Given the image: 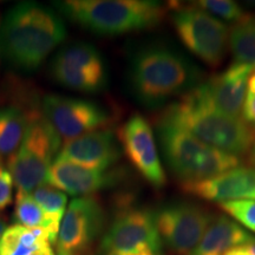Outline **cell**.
Instances as JSON below:
<instances>
[{
    "mask_svg": "<svg viewBox=\"0 0 255 255\" xmlns=\"http://www.w3.org/2000/svg\"><path fill=\"white\" fill-rule=\"evenodd\" d=\"M14 181L8 168L0 165V212L12 203Z\"/></svg>",
    "mask_w": 255,
    "mask_h": 255,
    "instance_id": "484cf974",
    "label": "cell"
},
{
    "mask_svg": "<svg viewBox=\"0 0 255 255\" xmlns=\"http://www.w3.org/2000/svg\"><path fill=\"white\" fill-rule=\"evenodd\" d=\"M41 115L65 142L104 129L113 121L109 111L96 102L60 95L44 97Z\"/></svg>",
    "mask_w": 255,
    "mask_h": 255,
    "instance_id": "7c38bea8",
    "label": "cell"
},
{
    "mask_svg": "<svg viewBox=\"0 0 255 255\" xmlns=\"http://www.w3.org/2000/svg\"><path fill=\"white\" fill-rule=\"evenodd\" d=\"M65 38V23L52 7L19 2L0 24V58L14 71L33 72Z\"/></svg>",
    "mask_w": 255,
    "mask_h": 255,
    "instance_id": "7a4b0ae2",
    "label": "cell"
},
{
    "mask_svg": "<svg viewBox=\"0 0 255 255\" xmlns=\"http://www.w3.org/2000/svg\"><path fill=\"white\" fill-rule=\"evenodd\" d=\"M248 94L242 108V119L248 126L255 129V92L247 91Z\"/></svg>",
    "mask_w": 255,
    "mask_h": 255,
    "instance_id": "4316f807",
    "label": "cell"
},
{
    "mask_svg": "<svg viewBox=\"0 0 255 255\" xmlns=\"http://www.w3.org/2000/svg\"><path fill=\"white\" fill-rule=\"evenodd\" d=\"M159 120L180 127L207 144L227 154L240 156L251 150L255 129L240 117L216 110L197 87L168 105Z\"/></svg>",
    "mask_w": 255,
    "mask_h": 255,
    "instance_id": "3957f363",
    "label": "cell"
},
{
    "mask_svg": "<svg viewBox=\"0 0 255 255\" xmlns=\"http://www.w3.org/2000/svg\"><path fill=\"white\" fill-rule=\"evenodd\" d=\"M203 73L176 47L163 43L146 44L129 60L127 82L138 104L157 109L182 97L202 83Z\"/></svg>",
    "mask_w": 255,
    "mask_h": 255,
    "instance_id": "6da1fadb",
    "label": "cell"
},
{
    "mask_svg": "<svg viewBox=\"0 0 255 255\" xmlns=\"http://www.w3.org/2000/svg\"><path fill=\"white\" fill-rule=\"evenodd\" d=\"M155 218L162 245L174 255H189L214 220L206 208L188 201L163 205Z\"/></svg>",
    "mask_w": 255,
    "mask_h": 255,
    "instance_id": "30bf717a",
    "label": "cell"
},
{
    "mask_svg": "<svg viewBox=\"0 0 255 255\" xmlns=\"http://www.w3.org/2000/svg\"><path fill=\"white\" fill-rule=\"evenodd\" d=\"M120 157L121 149L115 132L102 129L64 143L55 161L107 170L113 168Z\"/></svg>",
    "mask_w": 255,
    "mask_h": 255,
    "instance_id": "5bb4252c",
    "label": "cell"
},
{
    "mask_svg": "<svg viewBox=\"0 0 255 255\" xmlns=\"http://www.w3.org/2000/svg\"><path fill=\"white\" fill-rule=\"evenodd\" d=\"M124 175L122 169L100 170L69 162L55 161L47 171L45 183L70 195L90 196L97 191L117 186Z\"/></svg>",
    "mask_w": 255,
    "mask_h": 255,
    "instance_id": "9a60e30c",
    "label": "cell"
},
{
    "mask_svg": "<svg viewBox=\"0 0 255 255\" xmlns=\"http://www.w3.org/2000/svg\"><path fill=\"white\" fill-rule=\"evenodd\" d=\"M5 229H6L5 221L1 218H0V240H1V237H2V234H4Z\"/></svg>",
    "mask_w": 255,
    "mask_h": 255,
    "instance_id": "4dcf8cb0",
    "label": "cell"
},
{
    "mask_svg": "<svg viewBox=\"0 0 255 255\" xmlns=\"http://www.w3.org/2000/svg\"><path fill=\"white\" fill-rule=\"evenodd\" d=\"M117 136L124 155L139 175L154 188H163L167 183V175L148 121L142 115H132L120 128Z\"/></svg>",
    "mask_w": 255,
    "mask_h": 255,
    "instance_id": "4fadbf2b",
    "label": "cell"
},
{
    "mask_svg": "<svg viewBox=\"0 0 255 255\" xmlns=\"http://www.w3.org/2000/svg\"><path fill=\"white\" fill-rule=\"evenodd\" d=\"M50 75L57 84L89 95L105 91L109 83L103 56L94 45L84 41L63 46L51 60Z\"/></svg>",
    "mask_w": 255,
    "mask_h": 255,
    "instance_id": "ba28073f",
    "label": "cell"
},
{
    "mask_svg": "<svg viewBox=\"0 0 255 255\" xmlns=\"http://www.w3.org/2000/svg\"><path fill=\"white\" fill-rule=\"evenodd\" d=\"M0 255H56L49 233L41 228L9 226L0 240Z\"/></svg>",
    "mask_w": 255,
    "mask_h": 255,
    "instance_id": "d6986e66",
    "label": "cell"
},
{
    "mask_svg": "<svg viewBox=\"0 0 255 255\" xmlns=\"http://www.w3.org/2000/svg\"><path fill=\"white\" fill-rule=\"evenodd\" d=\"M173 7L171 21L181 43L207 65L218 68L227 53L229 28L196 5Z\"/></svg>",
    "mask_w": 255,
    "mask_h": 255,
    "instance_id": "52a82bcc",
    "label": "cell"
},
{
    "mask_svg": "<svg viewBox=\"0 0 255 255\" xmlns=\"http://www.w3.org/2000/svg\"><path fill=\"white\" fill-rule=\"evenodd\" d=\"M182 190L219 205L228 201H255V168L238 167L207 180L182 183Z\"/></svg>",
    "mask_w": 255,
    "mask_h": 255,
    "instance_id": "2e32d148",
    "label": "cell"
},
{
    "mask_svg": "<svg viewBox=\"0 0 255 255\" xmlns=\"http://www.w3.org/2000/svg\"><path fill=\"white\" fill-rule=\"evenodd\" d=\"M225 255H255V240L232 248Z\"/></svg>",
    "mask_w": 255,
    "mask_h": 255,
    "instance_id": "83f0119b",
    "label": "cell"
},
{
    "mask_svg": "<svg viewBox=\"0 0 255 255\" xmlns=\"http://www.w3.org/2000/svg\"><path fill=\"white\" fill-rule=\"evenodd\" d=\"M194 4L221 21L237 23L245 14L241 6L232 0H200Z\"/></svg>",
    "mask_w": 255,
    "mask_h": 255,
    "instance_id": "cb8c5ba5",
    "label": "cell"
},
{
    "mask_svg": "<svg viewBox=\"0 0 255 255\" xmlns=\"http://www.w3.org/2000/svg\"><path fill=\"white\" fill-rule=\"evenodd\" d=\"M156 132L168 169L181 184L218 176L241 164L238 156L219 150L180 127L159 119Z\"/></svg>",
    "mask_w": 255,
    "mask_h": 255,
    "instance_id": "5b68a950",
    "label": "cell"
},
{
    "mask_svg": "<svg viewBox=\"0 0 255 255\" xmlns=\"http://www.w3.org/2000/svg\"><path fill=\"white\" fill-rule=\"evenodd\" d=\"M105 213L100 200L83 196L72 200L56 241L57 255H94L95 244L103 234Z\"/></svg>",
    "mask_w": 255,
    "mask_h": 255,
    "instance_id": "8fae6325",
    "label": "cell"
},
{
    "mask_svg": "<svg viewBox=\"0 0 255 255\" xmlns=\"http://www.w3.org/2000/svg\"><path fill=\"white\" fill-rule=\"evenodd\" d=\"M253 72L251 66L232 63L226 71L202 82L199 88L216 110L238 117L242 113L248 79Z\"/></svg>",
    "mask_w": 255,
    "mask_h": 255,
    "instance_id": "e0dca14e",
    "label": "cell"
},
{
    "mask_svg": "<svg viewBox=\"0 0 255 255\" xmlns=\"http://www.w3.org/2000/svg\"><path fill=\"white\" fill-rule=\"evenodd\" d=\"M30 122V113L17 105L0 109V165L9 168L20 149Z\"/></svg>",
    "mask_w": 255,
    "mask_h": 255,
    "instance_id": "ffe728a7",
    "label": "cell"
},
{
    "mask_svg": "<svg viewBox=\"0 0 255 255\" xmlns=\"http://www.w3.org/2000/svg\"><path fill=\"white\" fill-rule=\"evenodd\" d=\"M60 137L41 113L31 111L26 135L9 171L17 193L31 194L45 183L47 171L58 155Z\"/></svg>",
    "mask_w": 255,
    "mask_h": 255,
    "instance_id": "8992f818",
    "label": "cell"
},
{
    "mask_svg": "<svg viewBox=\"0 0 255 255\" xmlns=\"http://www.w3.org/2000/svg\"><path fill=\"white\" fill-rule=\"evenodd\" d=\"M223 212L232 216L235 221L241 223L244 227L255 233V201L238 200L220 203Z\"/></svg>",
    "mask_w": 255,
    "mask_h": 255,
    "instance_id": "d4e9b609",
    "label": "cell"
},
{
    "mask_svg": "<svg viewBox=\"0 0 255 255\" xmlns=\"http://www.w3.org/2000/svg\"><path fill=\"white\" fill-rule=\"evenodd\" d=\"M53 5L75 24L102 37L152 28L167 14V7L152 0H63Z\"/></svg>",
    "mask_w": 255,
    "mask_h": 255,
    "instance_id": "277c9868",
    "label": "cell"
},
{
    "mask_svg": "<svg viewBox=\"0 0 255 255\" xmlns=\"http://www.w3.org/2000/svg\"><path fill=\"white\" fill-rule=\"evenodd\" d=\"M233 63L251 66L255 71V13L244 14L229 31Z\"/></svg>",
    "mask_w": 255,
    "mask_h": 255,
    "instance_id": "7402d4cb",
    "label": "cell"
},
{
    "mask_svg": "<svg viewBox=\"0 0 255 255\" xmlns=\"http://www.w3.org/2000/svg\"><path fill=\"white\" fill-rule=\"evenodd\" d=\"M15 225L27 228H41L49 233L51 244L55 246L62 221L51 218L38 205L32 194L17 193V200L13 210Z\"/></svg>",
    "mask_w": 255,
    "mask_h": 255,
    "instance_id": "44dd1931",
    "label": "cell"
},
{
    "mask_svg": "<svg viewBox=\"0 0 255 255\" xmlns=\"http://www.w3.org/2000/svg\"><path fill=\"white\" fill-rule=\"evenodd\" d=\"M248 162H250L252 168H255V142L252 145L251 150L248 151Z\"/></svg>",
    "mask_w": 255,
    "mask_h": 255,
    "instance_id": "f546056e",
    "label": "cell"
},
{
    "mask_svg": "<svg viewBox=\"0 0 255 255\" xmlns=\"http://www.w3.org/2000/svg\"><path fill=\"white\" fill-rule=\"evenodd\" d=\"M254 240L253 235L234 220L221 215L214 218L199 245L189 255H225L232 248Z\"/></svg>",
    "mask_w": 255,
    "mask_h": 255,
    "instance_id": "ac0fdd59",
    "label": "cell"
},
{
    "mask_svg": "<svg viewBox=\"0 0 255 255\" xmlns=\"http://www.w3.org/2000/svg\"><path fill=\"white\" fill-rule=\"evenodd\" d=\"M144 248L162 251L155 213L123 199L114 221L102 238L100 254L131 253Z\"/></svg>",
    "mask_w": 255,
    "mask_h": 255,
    "instance_id": "9c48e42d",
    "label": "cell"
},
{
    "mask_svg": "<svg viewBox=\"0 0 255 255\" xmlns=\"http://www.w3.org/2000/svg\"><path fill=\"white\" fill-rule=\"evenodd\" d=\"M34 200L43 208L44 212L51 218L63 221L64 215L68 206V196L64 191L57 189V188L50 186V184L43 183L33 193Z\"/></svg>",
    "mask_w": 255,
    "mask_h": 255,
    "instance_id": "603a6c76",
    "label": "cell"
},
{
    "mask_svg": "<svg viewBox=\"0 0 255 255\" xmlns=\"http://www.w3.org/2000/svg\"><path fill=\"white\" fill-rule=\"evenodd\" d=\"M104 255H162V251L151 250V248H144V250L131 252V253H108Z\"/></svg>",
    "mask_w": 255,
    "mask_h": 255,
    "instance_id": "f1b7e54d",
    "label": "cell"
}]
</instances>
